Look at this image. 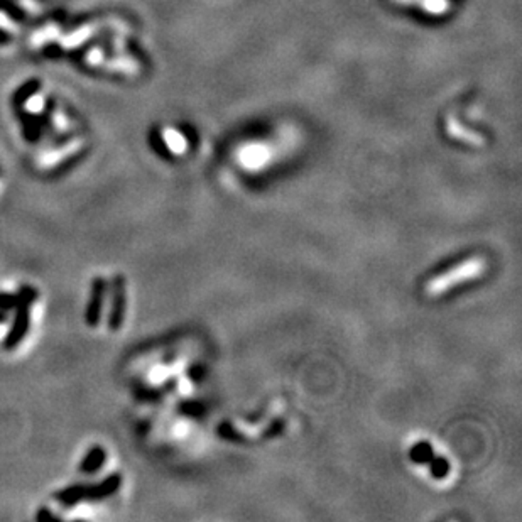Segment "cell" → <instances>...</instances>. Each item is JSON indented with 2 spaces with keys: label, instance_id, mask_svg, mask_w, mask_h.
Masks as SVG:
<instances>
[{
  "label": "cell",
  "instance_id": "1",
  "mask_svg": "<svg viewBox=\"0 0 522 522\" xmlns=\"http://www.w3.org/2000/svg\"><path fill=\"white\" fill-rule=\"evenodd\" d=\"M487 269L488 262L484 256H470L426 281L424 294L428 297H440L450 289L481 277Z\"/></svg>",
  "mask_w": 522,
  "mask_h": 522
},
{
  "label": "cell",
  "instance_id": "2",
  "mask_svg": "<svg viewBox=\"0 0 522 522\" xmlns=\"http://www.w3.org/2000/svg\"><path fill=\"white\" fill-rule=\"evenodd\" d=\"M106 296V281L104 277H95L91 282L90 301H88L87 313H84V321L88 326L95 328L100 325L102 311H104V303Z\"/></svg>",
  "mask_w": 522,
  "mask_h": 522
},
{
  "label": "cell",
  "instance_id": "3",
  "mask_svg": "<svg viewBox=\"0 0 522 522\" xmlns=\"http://www.w3.org/2000/svg\"><path fill=\"white\" fill-rule=\"evenodd\" d=\"M29 323H31V304L21 303L16 308V319L12 323V328H10L5 341H3L5 350H14L24 340L29 332Z\"/></svg>",
  "mask_w": 522,
  "mask_h": 522
},
{
  "label": "cell",
  "instance_id": "4",
  "mask_svg": "<svg viewBox=\"0 0 522 522\" xmlns=\"http://www.w3.org/2000/svg\"><path fill=\"white\" fill-rule=\"evenodd\" d=\"M126 316V279L124 275H115L112 284V310L109 316L110 330H120Z\"/></svg>",
  "mask_w": 522,
  "mask_h": 522
},
{
  "label": "cell",
  "instance_id": "5",
  "mask_svg": "<svg viewBox=\"0 0 522 522\" xmlns=\"http://www.w3.org/2000/svg\"><path fill=\"white\" fill-rule=\"evenodd\" d=\"M120 487V475H110L109 479H105L100 484L95 485H87V501H104V499L110 497L112 494H115Z\"/></svg>",
  "mask_w": 522,
  "mask_h": 522
},
{
  "label": "cell",
  "instance_id": "6",
  "mask_svg": "<svg viewBox=\"0 0 522 522\" xmlns=\"http://www.w3.org/2000/svg\"><path fill=\"white\" fill-rule=\"evenodd\" d=\"M394 2L400 3V5L418 7L419 10L429 14V16H444L451 9L450 0H394Z\"/></svg>",
  "mask_w": 522,
  "mask_h": 522
},
{
  "label": "cell",
  "instance_id": "7",
  "mask_svg": "<svg viewBox=\"0 0 522 522\" xmlns=\"http://www.w3.org/2000/svg\"><path fill=\"white\" fill-rule=\"evenodd\" d=\"M106 459V453L102 446H93L90 451L87 453V457L83 458L82 465H80V470L87 475H91V473L98 472L100 466L104 465Z\"/></svg>",
  "mask_w": 522,
  "mask_h": 522
},
{
  "label": "cell",
  "instance_id": "8",
  "mask_svg": "<svg viewBox=\"0 0 522 522\" xmlns=\"http://www.w3.org/2000/svg\"><path fill=\"white\" fill-rule=\"evenodd\" d=\"M21 299L19 294H9V293H0V310L10 311L16 310L19 306Z\"/></svg>",
  "mask_w": 522,
  "mask_h": 522
},
{
  "label": "cell",
  "instance_id": "9",
  "mask_svg": "<svg viewBox=\"0 0 522 522\" xmlns=\"http://www.w3.org/2000/svg\"><path fill=\"white\" fill-rule=\"evenodd\" d=\"M36 521H39V522H44V521H60V517L54 516V514L51 512L49 509H44V507H43V509L39 510L38 514H36Z\"/></svg>",
  "mask_w": 522,
  "mask_h": 522
},
{
  "label": "cell",
  "instance_id": "10",
  "mask_svg": "<svg viewBox=\"0 0 522 522\" xmlns=\"http://www.w3.org/2000/svg\"><path fill=\"white\" fill-rule=\"evenodd\" d=\"M5 319H7V316H5V311H3V310H0V323H3V321H5Z\"/></svg>",
  "mask_w": 522,
  "mask_h": 522
}]
</instances>
